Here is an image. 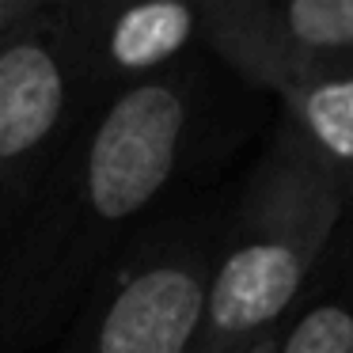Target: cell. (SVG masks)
<instances>
[{
	"label": "cell",
	"mask_w": 353,
	"mask_h": 353,
	"mask_svg": "<svg viewBox=\"0 0 353 353\" xmlns=\"http://www.w3.org/2000/svg\"><path fill=\"white\" fill-rule=\"evenodd\" d=\"M194 130L186 72L141 80L77 118L0 221V338L31 345L99 285L122 236L163 198Z\"/></svg>",
	"instance_id": "6da1fadb"
},
{
	"label": "cell",
	"mask_w": 353,
	"mask_h": 353,
	"mask_svg": "<svg viewBox=\"0 0 353 353\" xmlns=\"http://www.w3.org/2000/svg\"><path fill=\"white\" fill-rule=\"evenodd\" d=\"M31 4H34V0H0V34H8L12 27L27 16Z\"/></svg>",
	"instance_id": "9c48e42d"
},
{
	"label": "cell",
	"mask_w": 353,
	"mask_h": 353,
	"mask_svg": "<svg viewBox=\"0 0 353 353\" xmlns=\"http://www.w3.org/2000/svg\"><path fill=\"white\" fill-rule=\"evenodd\" d=\"M65 27L80 92H122L163 77L201 39V4L141 0V4H65Z\"/></svg>",
	"instance_id": "8992f818"
},
{
	"label": "cell",
	"mask_w": 353,
	"mask_h": 353,
	"mask_svg": "<svg viewBox=\"0 0 353 353\" xmlns=\"http://www.w3.org/2000/svg\"><path fill=\"white\" fill-rule=\"evenodd\" d=\"M281 99L285 122L338 179L353 205V54L312 57L266 88Z\"/></svg>",
	"instance_id": "52a82bcc"
},
{
	"label": "cell",
	"mask_w": 353,
	"mask_h": 353,
	"mask_svg": "<svg viewBox=\"0 0 353 353\" xmlns=\"http://www.w3.org/2000/svg\"><path fill=\"white\" fill-rule=\"evenodd\" d=\"M80 77L65 27V4H39L0 34V221L77 122Z\"/></svg>",
	"instance_id": "3957f363"
},
{
	"label": "cell",
	"mask_w": 353,
	"mask_h": 353,
	"mask_svg": "<svg viewBox=\"0 0 353 353\" xmlns=\"http://www.w3.org/2000/svg\"><path fill=\"white\" fill-rule=\"evenodd\" d=\"M277 350V334H270V338H262V342H254V345H247V350H239V353H274Z\"/></svg>",
	"instance_id": "30bf717a"
},
{
	"label": "cell",
	"mask_w": 353,
	"mask_h": 353,
	"mask_svg": "<svg viewBox=\"0 0 353 353\" xmlns=\"http://www.w3.org/2000/svg\"><path fill=\"white\" fill-rule=\"evenodd\" d=\"M345 213L353 205L338 179L281 122L213 254L194 353H239L277 334Z\"/></svg>",
	"instance_id": "7a4b0ae2"
},
{
	"label": "cell",
	"mask_w": 353,
	"mask_h": 353,
	"mask_svg": "<svg viewBox=\"0 0 353 353\" xmlns=\"http://www.w3.org/2000/svg\"><path fill=\"white\" fill-rule=\"evenodd\" d=\"M209 266L205 247H148L88 292L57 353H194Z\"/></svg>",
	"instance_id": "277c9868"
},
{
	"label": "cell",
	"mask_w": 353,
	"mask_h": 353,
	"mask_svg": "<svg viewBox=\"0 0 353 353\" xmlns=\"http://www.w3.org/2000/svg\"><path fill=\"white\" fill-rule=\"evenodd\" d=\"M201 39L239 77L270 88L312 57L353 54V0H209Z\"/></svg>",
	"instance_id": "5b68a950"
},
{
	"label": "cell",
	"mask_w": 353,
	"mask_h": 353,
	"mask_svg": "<svg viewBox=\"0 0 353 353\" xmlns=\"http://www.w3.org/2000/svg\"><path fill=\"white\" fill-rule=\"evenodd\" d=\"M274 353H353V296L323 289L304 307H292Z\"/></svg>",
	"instance_id": "ba28073f"
}]
</instances>
